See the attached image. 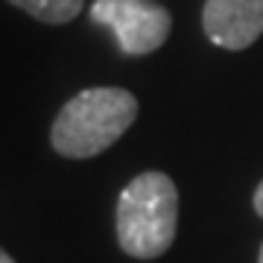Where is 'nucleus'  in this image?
Wrapping results in <instances>:
<instances>
[{
  "instance_id": "1",
  "label": "nucleus",
  "mask_w": 263,
  "mask_h": 263,
  "mask_svg": "<svg viewBox=\"0 0 263 263\" xmlns=\"http://www.w3.org/2000/svg\"><path fill=\"white\" fill-rule=\"evenodd\" d=\"M179 190L167 173L149 170L123 187L117 199V243L129 257L155 260L176 240Z\"/></svg>"
},
{
  "instance_id": "2",
  "label": "nucleus",
  "mask_w": 263,
  "mask_h": 263,
  "mask_svg": "<svg viewBox=\"0 0 263 263\" xmlns=\"http://www.w3.org/2000/svg\"><path fill=\"white\" fill-rule=\"evenodd\" d=\"M138 117V100L126 88H88L53 120L50 143L65 158H94L105 152Z\"/></svg>"
},
{
  "instance_id": "3",
  "label": "nucleus",
  "mask_w": 263,
  "mask_h": 263,
  "mask_svg": "<svg viewBox=\"0 0 263 263\" xmlns=\"http://www.w3.org/2000/svg\"><path fill=\"white\" fill-rule=\"evenodd\" d=\"M91 21L108 27L126 56H149L170 38V12L155 0H94Z\"/></svg>"
},
{
  "instance_id": "4",
  "label": "nucleus",
  "mask_w": 263,
  "mask_h": 263,
  "mask_svg": "<svg viewBox=\"0 0 263 263\" xmlns=\"http://www.w3.org/2000/svg\"><path fill=\"white\" fill-rule=\"evenodd\" d=\"M202 24L216 47L246 50L263 35V0H205Z\"/></svg>"
},
{
  "instance_id": "5",
  "label": "nucleus",
  "mask_w": 263,
  "mask_h": 263,
  "mask_svg": "<svg viewBox=\"0 0 263 263\" xmlns=\"http://www.w3.org/2000/svg\"><path fill=\"white\" fill-rule=\"evenodd\" d=\"M9 3L44 24H67L82 12V0H9Z\"/></svg>"
},
{
  "instance_id": "6",
  "label": "nucleus",
  "mask_w": 263,
  "mask_h": 263,
  "mask_svg": "<svg viewBox=\"0 0 263 263\" xmlns=\"http://www.w3.org/2000/svg\"><path fill=\"white\" fill-rule=\"evenodd\" d=\"M254 211L263 216V181L257 184V190H254Z\"/></svg>"
},
{
  "instance_id": "7",
  "label": "nucleus",
  "mask_w": 263,
  "mask_h": 263,
  "mask_svg": "<svg viewBox=\"0 0 263 263\" xmlns=\"http://www.w3.org/2000/svg\"><path fill=\"white\" fill-rule=\"evenodd\" d=\"M0 263H15V260H12L9 252H3V254H0Z\"/></svg>"
},
{
  "instance_id": "8",
  "label": "nucleus",
  "mask_w": 263,
  "mask_h": 263,
  "mask_svg": "<svg viewBox=\"0 0 263 263\" xmlns=\"http://www.w3.org/2000/svg\"><path fill=\"white\" fill-rule=\"evenodd\" d=\"M257 263H263V246H260V257H257Z\"/></svg>"
}]
</instances>
